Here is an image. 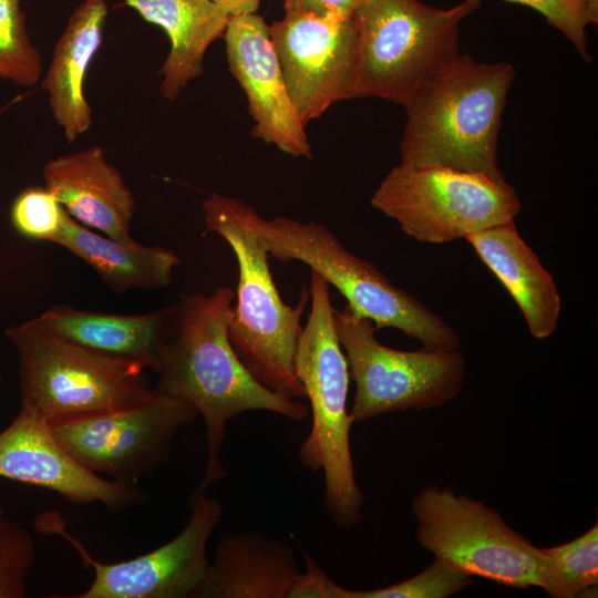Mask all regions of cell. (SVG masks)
Masks as SVG:
<instances>
[{
  "label": "cell",
  "instance_id": "6da1fadb",
  "mask_svg": "<svg viewBox=\"0 0 598 598\" xmlns=\"http://www.w3.org/2000/svg\"><path fill=\"white\" fill-rule=\"evenodd\" d=\"M235 296L228 287L210 296L181 293L179 326L157 372L155 389L188 402L205 422L207 463L198 485L203 489L227 474L220 452L231 419L254 410L293 421L309 414L305 403L256 380L236 354L228 337Z\"/></svg>",
  "mask_w": 598,
  "mask_h": 598
},
{
  "label": "cell",
  "instance_id": "7a4b0ae2",
  "mask_svg": "<svg viewBox=\"0 0 598 598\" xmlns=\"http://www.w3.org/2000/svg\"><path fill=\"white\" fill-rule=\"evenodd\" d=\"M514 68L467 54L424 84L403 106L400 164L440 166L504 181L497 138Z\"/></svg>",
  "mask_w": 598,
  "mask_h": 598
},
{
  "label": "cell",
  "instance_id": "3957f363",
  "mask_svg": "<svg viewBox=\"0 0 598 598\" xmlns=\"http://www.w3.org/2000/svg\"><path fill=\"white\" fill-rule=\"evenodd\" d=\"M248 206L220 194H210L202 204L205 229L226 240L238 265L229 341L261 384L285 396L302 399L306 393L295 372V353L301 316L310 300L309 288L303 287L295 307L282 301L269 269V255L248 218Z\"/></svg>",
  "mask_w": 598,
  "mask_h": 598
},
{
  "label": "cell",
  "instance_id": "277c9868",
  "mask_svg": "<svg viewBox=\"0 0 598 598\" xmlns=\"http://www.w3.org/2000/svg\"><path fill=\"white\" fill-rule=\"evenodd\" d=\"M310 312L295 353V372L311 412V430L299 447L302 467L324 476V506L334 524L348 528L362 519L364 496L355 482L350 450L354 422L347 410L349 365L339 342L329 283L311 271Z\"/></svg>",
  "mask_w": 598,
  "mask_h": 598
},
{
  "label": "cell",
  "instance_id": "5b68a950",
  "mask_svg": "<svg viewBox=\"0 0 598 598\" xmlns=\"http://www.w3.org/2000/svg\"><path fill=\"white\" fill-rule=\"evenodd\" d=\"M247 213L270 257L309 266L377 329L395 328L430 349L462 348L460 336L440 315L395 287L375 265L349 252L323 225L283 216L266 219L250 205Z\"/></svg>",
  "mask_w": 598,
  "mask_h": 598
},
{
  "label": "cell",
  "instance_id": "8992f818",
  "mask_svg": "<svg viewBox=\"0 0 598 598\" xmlns=\"http://www.w3.org/2000/svg\"><path fill=\"white\" fill-rule=\"evenodd\" d=\"M482 0L448 8L420 0H368L354 13L358 30L355 97L404 105L458 55L461 21Z\"/></svg>",
  "mask_w": 598,
  "mask_h": 598
},
{
  "label": "cell",
  "instance_id": "52a82bcc",
  "mask_svg": "<svg viewBox=\"0 0 598 598\" xmlns=\"http://www.w3.org/2000/svg\"><path fill=\"white\" fill-rule=\"evenodd\" d=\"M19 359L21 408L49 423L140 402L155 389L146 370L110 358L27 322L6 329Z\"/></svg>",
  "mask_w": 598,
  "mask_h": 598
},
{
  "label": "cell",
  "instance_id": "ba28073f",
  "mask_svg": "<svg viewBox=\"0 0 598 598\" xmlns=\"http://www.w3.org/2000/svg\"><path fill=\"white\" fill-rule=\"evenodd\" d=\"M373 208L409 237L445 244L514 220L520 202L506 181L440 166L391 168L374 190Z\"/></svg>",
  "mask_w": 598,
  "mask_h": 598
},
{
  "label": "cell",
  "instance_id": "9c48e42d",
  "mask_svg": "<svg viewBox=\"0 0 598 598\" xmlns=\"http://www.w3.org/2000/svg\"><path fill=\"white\" fill-rule=\"evenodd\" d=\"M334 324L355 393L350 415L363 421L381 414L441 406L461 391L465 358L460 350L423 347L403 351L382 344L375 326L346 305Z\"/></svg>",
  "mask_w": 598,
  "mask_h": 598
},
{
  "label": "cell",
  "instance_id": "30bf717a",
  "mask_svg": "<svg viewBox=\"0 0 598 598\" xmlns=\"http://www.w3.org/2000/svg\"><path fill=\"white\" fill-rule=\"evenodd\" d=\"M422 547L458 570L514 588L540 586L542 548L483 502L430 486L413 499Z\"/></svg>",
  "mask_w": 598,
  "mask_h": 598
},
{
  "label": "cell",
  "instance_id": "8fae6325",
  "mask_svg": "<svg viewBox=\"0 0 598 598\" xmlns=\"http://www.w3.org/2000/svg\"><path fill=\"white\" fill-rule=\"evenodd\" d=\"M197 416L188 402L155 389L140 402L49 424L85 470L138 486L168 461L177 430Z\"/></svg>",
  "mask_w": 598,
  "mask_h": 598
},
{
  "label": "cell",
  "instance_id": "7c38bea8",
  "mask_svg": "<svg viewBox=\"0 0 598 598\" xmlns=\"http://www.w3.org/2000/svg\"><path fill=\"white\" fill-rule=\"evenodd\" d=\"M188 504L189 519L176 537L147 554L111 564L93 558L56 512L38 515L34 526L65 538L84 566L93 569V581L75 598H196L208 575L206 547L223 507L199 486L188 496Z\"/></svg>",
  "mask_w": 598,
  "mask_h": 598
},
{
  "label": "cell",
  "instance_id": "4fadbf2b",
  "mask_svg": "<svg viewBox=\"0 0 598 598\" xmlns=\"http://www.w3.org/2000/svg\"><path fill=\"white\" fill-rule=\"evenodd\" d=\"M269 34L292 106L306 126L332 104L355 97L358 30L353 16L285 13Z\"/></svg>",
  "mask_w": 598,
  "mask_h": 598
},
{
  "label": "cell",
  "instance_id": "5bb4252c",
  "mask_svg": "<svg viewBox=\"0 0 598 598\" xmlns=\"http://www.w3.org/2000/svg\"><path fill=\"white\" fill-rule=\"evenodd\" d=\"M0 477L53 491L80 505L100 502L115 512L146 501L138 486L81 466L55 440L49 422L23 408L0 432Z\"/></svg>",
  "mask_w": 598,
  "mask_h": 598
},
{
  "label": "cell",
  "instance_id": "9a60e30c",
  "mask_svg": "<svg viewBox=\"0 0 598 598\" xmlns=\"http://www.w3.org/2000/svg\"><path fill=\"white\" fill-rule=\"evenodd\" d=\"M224 39L228 69L244 90L254 121L251 135L293 157L312 158L311 146L290 101L269 34L256 14L229 18Z\"/></svg>",
  "mask_w": 598,
  "mask_h": 598
},
{
  "label": "cell",
  "instance_id": "2e32d148",
  "mask_svg": "<svg viewBox=\"0 0 598 598\" xmlns=\"http://www.w3.org/2000/svg\"><path fill=\"white\" fill-rule=\"evenodd\" d=\"M181 320L179 302L137 313H109L59 305L27 323L100 354L158 372Z\"/></svg>",
  "mask_w": 598,
  "mask_h": 598
},
{
  "label": "cell",
  "instance_id": "e0dca14e",
  "mask_svg": "<svg viewBox=\"0 0 598 598\" xmlns=\"http://www.w3.org/2000/svg\"><path fill=\"white\" fill-rule=\"evenodd\" d=\"M43 181L80 224L118 241L134 240L131 223L135 199L101 146L49 159L43 166Z\"/></svg>",
  "mask_w": 598,
  "mask_h": 598
},
{
  "label": "cell",
  "instance_id": "ac0fdd59",
  "mask_svg": "<svg viewBox=\"0 0 598 598\" xmlns=\"http://www.w3.org/2000/svg\"><path fill=\"white\" fill-rule=\"evenodd\" d=\"M301 574L282 539L243 532L220 540L196 598H292Z\"/></svg>",
  "mask_w": 598,
  "mask_h": 598
},
{
  "label": "cell",
  "instance_id": "d6986e66",
  "mask_svg": "<svg viewBox=\"0 0 598 598\" xmlns=\"http://www.w3.org/2000/svg\"><path fill=\"white\" fill-rule=\"evenodd\" d=\"M466 241L518 306L528 330L546 339L557 329L561 299L553 276L522 239L515 221L467 236Z\"/></svg>",
  "mask_w": 598,
  "mask_h": 598
},
{
  "label": "cell",
  "instance_id": "ffe728a7",
  "mask_svg": "<svg viewBox=\"0 0 598 598\" xmlns=\"http://www.w3.org/2000/svg\"><path fill=\"white\" fill-rule=\"evenodd\" d=\"M107 17L105 0H84L70 16L55 43L49 69L41 82L49 105L69 143L92 124V107L84 94L87 70L99 51Z\"/></svg>",
  "mask_w": 598,
  "mask_h": 598
},
{
  "label": "cell",
  "instance_id": "44dd1931",
  "mask_svg": "<svg viewBox=\"0 0 598 598\" xmlns=\"http://www.w3.org/2000/svg\"><path fill=\"white\" fill-rule=\"evenodd\" d=\"M145 21L161 27L171 42L158 74L163 97L175 100L203 74L208 47L224 35L230 16L210 0H123Z\"/></svg>",
  "mask_w": 598,
  "mask_h": 598
},
{
  "label": "cell",
  "instance_id": "7402d4cb",
  "mask_svg": "<svg viewBox=\"0 0 598 598\" xmlns=\"http://www.w3.org/2000/svg\"><path fill=\"white\" fill-rule=\"evenodd\" d=\"M52 244L86 262L116 293L134 288H164L181 261L176 252L163 246H146L135 240L123 243L94 233L68 213Z\"/></svg>",
  "mask_w": 598,
  "mask_h": 598
},
{
  "label": "cell",
  "instance_id": "603a6c76",
  "mask_svg": "<svg viewBox=\"0 0 598 598\" xmlns=\"http://www.w3.org/2000/svg\"><path fill=\"white\" fill-rule=\"evenodd\" d=\"M306 571L293 598H445L473 582L472 576L435 558L422 573L382 588L351 590L336 584L307 553L302 551Z\"/></svg>",
  "mask_w": 598,
  "mask_h": 598
},
{
  "label": "cell",
  "instance_id": "cb8c5ba5",
  "mask_svg": "<svg viewBox=\"0 0 598 598\" xmlns=\"http://www.w3.org/2000/svg\"><path fill=\"white\" fill-rule=\"evenodd\" d=\"M540 586L549 597L574 598L598 582V525L559 546L542 548Z\"/></svg>",
  "mask_w": 598,
  "mask_h": 598
},
{
  "label": "cell",
  "instance_id": "d4e9b609",
  "mask_svg": "<svg viewBox=\"0 0 598 598\" xmlns=\"http://www.w3.org/2000/svg\"><path fill=\"white\" fill-rule=\"evenodd\" d=\"M21 0H0V79L20 86L37 84L42 59L32 44Z\"/></svg>",
  "mask_w": 598,
  "mask_h": 598
},
{
  "label": "cell",
  "instance_id": "484cf974",
  "mask_svg": "<svg viewBox=\"0 0 598 598\" xmlns=\"http://www.w3.org/2000/svg\"><path fill=\"white\" fill-rule=\"evenodd\" d=\"M35 560L32 536L0 509V598H24Z\"/></svg>",
  "mask_w": 598,
  "mask_h": 598
},
{
  "label": "cell",
  "instance_id": "4316f807",
  "mask_svg": "<svg viewBox=\"0 0 598 598\" xmlns=\"http://www.w3.org/2000/svg\"><path fill=\"white\" fill-rule=\"evenodd\" d=\"M66 212L45 187L20 192L10 208L13 228L23 237L52 243L62 228Z\"/></svg>",
  "mask_w": 598,
  "mask_h": 598
},
{
  "label": "cell",
  "instance_id": "83f0119b",
  "mask_svg": "<svg viewBox=\"0 0 598 598\" xmlns=\"http://www.w3.org/2000/svg\"><path fill=\"white\" fill-rule=\"evenodd\" d=\"M529 7L539 12L576 48L580 56L590 62L587 48V27L598 22V0H504Z\"/></svg>",
  "mask_w": 598,
  "mask_h": 598
},
{
  "label": "cell",
  "instance_id": "f1b7e54d",
  "mask_svg": "<svg viewBox=\"0 0 598 598\" xmlns=\"http://www.w3.org/2000/svg\"><path fill=\"white\" fill-rule=\"evenodd\" d=\"M368 0H285V12L319 17H351Z\"/></svg>",
  "mask_w": 598,
  "mask_h": 598
},
{
  "label": "cell",
  "instance_id": "f546056e",
  "mask_svg": "<svg viewBox=\"0 0 598 598\" xmlns=\"http://www.w3.org/2000/svg\"><path fill=\"white\" fill-rule=\"evenodd\" d=\"M230 17L256 13L261 0H210Z\"/></svg>",
  "mask_w": 598,
  "mask_h": 598
},
{
  "label": "cell",
  "instance_id": "4dcf8cb0",
  "mask_svg": "<svg viewBox=\"0 0 598 598\" xmlns=\"http://www.w3.org/2000/svg\"><path fill=\"white\" fill-rule=\"evenodd\" d=\"M1 382H2V377H1V374H0V384H1Z\"/></svg>",
  "mask_w": 598,
  "mask_h": 598
}]
</instances>
